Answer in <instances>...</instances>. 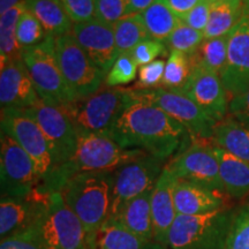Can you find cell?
<instances>
[{
  "label": "cell",
  "mask_w": 249,
  "mask_h": 249,
  "mask_svg": "<svg viewBox=\"0 0 249 249\" xmlns=\"http://www.w3.org/2000/svg\"><path fill=\"white\" fill-rule=\"evenodd\" d=\"M205 1L210 2V4H211V2H214V1H217V0H205Z\"/></svg>",
  "instance_id": "49"
},
{
  "label": "cell",
  "mask_w": 249,
  "mask_h": 249,
  "mask_svg": "<svg viewBox=\"0 0 249 249\" xmlns=\"http://www.w3.org/2000/svg\"><path fill=\"white\" fill-rule=\"evenodd\" d=\"M165 65L166 61H164L163 59H157L150 64L140 67L138 82L132 88L138 90L160 88L163 82Z\"/></svg>",
  "instance_id": "39"
},
{
  "label": "cell",
  "mask_w": 249,
  "mask_h": 249,
  "mask_svg": "<svg viewBox=\"0 0 249 249\" xmlns=\"http://www.w3.org/2000/svg\"><path fill=\"white\" fill-rule=\"evenodd\" d=\"M24 11H26V4L22 1L0 15V58H1V65L6 64L12 59L21 57L22 49L18 42L17 30L18 20H20Z\"/></svg>",
  "instance_id": "30"
},
{
  "label": "cell",
  "mask_w": 249,
  "mask_h": 249,
  "mask_svg": "<svg viewBox=\"0 0 249 249\" xmlns=\"http://www.w3.org/2000/svg\"><path fill=\"white\" fill-rule=\"evenodd\" d=\"M210 8V2L202 0L200 4L196 5L188 14H186L181 18V21L183 23H186L187 26L193 28V29L204 33L205 28H207L208 23H209Z\"/></svg>",
  "instance_id": "42"
},
{
  "label": "cell",
  "mask_w": 249,
  "mask_h": 249,
  "mask_svg": "<svg viewBox=\"0 0 249 249\" xmlns=\"http://www.w3.org/2000/svg\"><path fill=\"white\" fill-rule=\"evenodd\" d=\"M224 87L232 99L249 88V9L245 7V13L240 22L229 34L227 59L225 67L220 73Z\"/></svg>",
  "instance_id": "15"
},
{
  "label": "cell",
  "mask_w": 249,
  "mask_h": 249,
  "mask_svg": "<svg viewBox=\"0 0 249 249\" xmlns=\"http://www.w3.org/2000/svg\"><path fill=\"white\" fill-rule=\"evenodd\" d=\"M80 249H87L86 247H82V248H80Z\"/></svg>",
  "instance_id": "50"
},
{
  "label": "cell",
  "mask_w": 249,
  "mask_h": 249,
  "mask_svg": "<svg viewBox=\"0 0 249 249\" xmlns=\"http://www.w3.org/2000/svg\"><path fill=\"white\" fill-rule=\"evenodd\" d=\"M118 53H130L135 46L149 38L141 14L127 15L113 24Z\"/></svg>",
  "instance_id": "31"
},
{
  "label": "cell",
  "mask_w": 249,
  "mask_h": 249,
  "mask_svg": "<svg viewBox=\"0 0 249 249\" xmlns=\"http://www.w3.org/2000/svg\"><path fill=\"white\" fill-rule=\"evenodd\" d=\"M229 113L235 120L249 126V88L240 95L230 99Z\"/></svg>",
  "instance_id": "43"
},
{
  "label": "cell",
  "mask_w": 249,
  "mask_h": 249,
  "mask_svg": "<svg viewBox=\"0 0 249 249\" xmlns=\"http://www.w3.org/2000/svg\"><path fill=\"white\" fill-rule=\"evenodd\" d=\"M22 1H24V0H0V14L5 13L8 9L15 7Z\"/></svg>",
  "instance_id": "46"
},
{
  "label": "cell",
  "mask_w": 249,
  "mask_h": 249,
  "mask_svg": "<svg viewBox=\"0 0 249 249\" xmlns=\"http://www.w3.org/2000/svg\"><path fill=\"white\" fill-rule=\"evenodd\" d=\"M155 1L157 0H127V13L128 15L141 14Z\"/></svg>",
  "instance_id": "45"
},
{
  "label": "cell",
  "mask_w": 249,
  "mask_h": 249,
  "mask_svg": "<svg viewBox=\"0 0 249 249\" xmlns=\"http://www.w3.org/2000/svg\"><path fill=\"white\" fill-rule=\"evenodd\" d=\"M234 211L223 209L196 216L177 214L169 233L170 249H224Z\"/></svg>",
  "instance_id": "6"
},
{
  "label": "cell",
  "mask_w": 249,
  "mask_h": 249,
  "mask_svg": "<svg viewBox=\"0 0 249 249\" xmlns=\"http://www.w3.org/2000/svg\"><path fill=\"white\" fill-rule=\"evenodd\" d=\"M130 89L134 97L151 103L181 124L194 140L209 141L213 139L217 121L202 111L180 90L163 87L143 90Z\"/></svg>",
  "instance_id": "8"
},
{
  "label": "cell",
  "mask_w": 249,
  "mask_h": 249,
  "mask_svg": "<svg viewBox=\"0 0 249 249\" xmlns=\"http://www.w3.org/2000/svg\"><path fill=\"white\" fill-rule=\"evenodd\" d=\"M147 155L141 149H124L105 134L79 133L76 149L66 163L55 167L36 193L60 192L71 177L83 172H114L124 164Z\"/></svg>",
  "instance_id": "2"
},
{
  "label": "cell",
  "mask_w": 249,
  "mask_h": 249,
  "mask_svg": "<svg viewBox=\"0 0 249 249\" xmlns=\"http://www.w3.org/2000/svg\"><path fill=\"white\" fill-rule=\"evenodd\" d=\"M245 13L242 0H217L211 2L209 23L204 30V38L226 36L240 22Z\"/></svg>",
  "instance_id": "26"
},
{
  "label": "cell",
  "mask_w": 249,
  "mask_h": 249,
  "mask_svg": "<svg viewBox=\"0 0 249 249\" xmlns=\"http://www.w3.org/2000/svg\"><path fill=\"white\" fill-rule=\"evenodd\" d=\"M163 161L147 154L114 171L108 217H117L128 202L154 188L164 169Z\"/></svg>",
  "instance_id": "11"
},
{
  "label": "cell",
  "mask_w": 249,
  "mask_h": 249,
  "mask_svg": "<svg viewBox=\"0 0 249 249\" xmlns=\"http://www.w3.org/2000/svg\"><path fill=\"white\" fill-rule=\"evenodd\" d=\"M40 195L36 193L28 198L1 196L0 203V235L1 239L31 225L36 217Z\"/></svg>",
  "instance_id": "21"
},
{
  "label": "cell",
  "mask_w": 249,
  "mask_h": 249,
  "mask_svg": "<svg viewBox=\"0 0 249 249\" xmlns=\"http://www.w3.org/2000/svg\"><path fill=\"white\" fill-rule=\"evenodd\" d=\"M179 90L217 123L226 118L230 99L219 74L193 68L188 81Z\"/></svg>",
  "instance_id": "16"
},
{
  "label": "cell",
  "mask_w": 249,
  "mask_h": 249,
  "mask_svg": "<svg viewBox=\"0 0 249 249\" xmlns=\"http://www.w3.org/2000/svg\"><path fill=\"white\" fill-rule=\"evenodd\" d=\"M21 59L43 102L64 107L75 101L59 67L54 37L49 36L42 44L23 49Z\"/></svg>",
  "instance_id": "7"
},
{
  "label": "cell",
  "mask_w": 249,
  "mask_h": 249,
  "mask_svg": "<svg viewBox=\"0 0 249 249\" xmlns=\"http://www.w3.org/2000/svg\"><path fill=\"white\" fill-rule=\"evenodd\" d=\"M177 179L198 183L217 192H224L219 176V163L213 145L208 141L193 140L192 144L179 152L167 164Z\"/></svg>",
  "instance_id": "14"
},
{
  "label": "cell",
  "mask_w": 249,
  "mask_h": 249,
  "mask_svg": "<svg viewBox=\"0 0 249 249\" xmlns=\"http://www.w3.org/2000/svg\"><path fill=\"white\" fill-rule=\"evenodd\" d=\"M177 178L165 165L151 192V216L154 242L166 246L169 233L177 217L173 191Z\"/></svg>",
  "instance_id": "19"
},
{
  "label": "cell",
  "mask_w": 249,
  "mask_h": 249,
  "mask_svg": "<svg viewBox=\"0 0 249 249\" xmlns=\"http://www.w3.org/2000/svg\"><path fill=\"white\" fill-rule=\"evenodd\" d=\"M1 132L17 141L30 156L39 177V185L51 176L55 163L51 148L42 129L22 110H1Z\"/></svg>",
  "instance_id": "12"
},
{
  "label": "cell",
  "mask_w": 249,
  "mask_h": 249,
  "mask_svg": "<svg viewBox=\"0 0 249 249\" xmlns=\"http://www.w3.org/2000/svg\"><path fill=\"white\" fill-rule=\"evenodd\" d=\"M204 39V34L202 31L193 29L181 21L164 43L170 51L181 52L191 57Z\"/></svg>",
  "instance_id": "33"
},
{
  "label": "cell",
  "mask_w": 249,
  "mask_h": 249,
  "mask_svg": "<svg viewBox=\"0 0 249 249\" xmlns=\"http://www.w3.org/2000/svg\"><path fill=\"white\" fill-rule=\"evenodd\" d=\"M151 191L128 202L117 218L130 232L147 242L154 241L151 216Z\"/></svg>",
  "instance_id": "24"
},
{
  "label": "cell",
  "mask_w": 249,
  "mask_h": 249,
  "mask_svg": "<svg viewBox=\"0 0 249 249\" xmlns=\"http://www.w3.org/2000/svg\"><path fill=\"white\" fill-rule=\"evenodd\" d=\"M139 66L134 61L130 53L120 54L111 70L107 73L104 86L107 87H120L128 85L135 80L138 74Z\"/></svg>",
  "instance_id": "36"
},
{
  "label": "cell",
  "mask_w": 249,
  "mask_h": 249,
  "mask_svg": "<svg viewBox=\"0 0 249 249\" xmlns=\"http://www.w3.org/2000/svg\"><path fill=\"white\" fill-rule=\"evenodd\" d=\"M17 37L18 44L23 50L42 44L49 36L39 21L26 9L18 20Z\"/></svg>",
  "instance_id": "34"
},
{
  "label": "cell",
  "mask_w": 249,
  "mask_h": 249,
  "mask_svg": "<svg viewBox=\"0 0 249 249\" xmlns=\"http://www.w3.org/2000/svg\"><path fill=\"white\" fill-rule=\"evenodd\" d=\"M0 249H45L38 229L33 222L26 229L1 239Z\"/></svg>",
  "instance_id": "37"
},
{
  "label": "cell",
  "mask_w": 249,
  "mask_h": 249,
  "mask_svg": "<svg viewBox=\"0 0 249 249\" xmlns=\"http://www.w3.org/2000/svg\"><path fill=\"white\" fill-rule=\"evenodd\" d=\"M192 73V66L188 55L181 52L171 51L165 65V71L161 87L167 89H181L188 81Z\"/></svg>",
  "instance_id": "32"
},
{
  "label": "cell",
  "mask_w": 249,
  "mask_h": 249,
  "mask_svg": "<svg viewBox=\"0 0 249 249\" xmlns=\"http://www.w3.org/2000/svg\"><path fill=\"white\" fill-rule=\"evenodd\" d=\"M211 141L213 145L249 163V126L234 118H225L217 123Z\"/></svg>",
  "instance_id": "25"
},
{
  "label": "cell",
  "mask_w": 249,
  "mask_h": 249,
  "mask_svg": "<svg viewBox=\"0 0 249 249\" xmlns=\"http://www.w3.org/2000/svg\"><path fill=\"white\" fill-rule=\"evenodd\" d=\"M242 1H244V4H245V7L249 9V0H242Z\"/></svg>",
  "instance_id": "48"
},
{
  "label": "cell",
  "mask_w": 249,
  "mask_h": 249,
  "mask_svg": "<svg viewBox=\"0 0 249 249\" xmlns=\"http://www.w3.org/2000/svg\"><path fill=\"white\" fill-rule=\"evenodd\" d=\"M227 44L229 35L216 38H205L198 49L189 57L192 70L200 67L220 75L226 64Z\"/></svg>",
  "instance_id": "29"
},
{
  "label": "cell",
  "mask_w": 249,
  "mask_h": 249,
  "mask_svg": "<svg viewBox=\"0 0 249 249\" xmlns=\"http://www.w3.org/2000/svg\"><path fill=\"white\" fill-rule=\"evenodd\" d=\"M0 177L1 196L28 198L39 186V177L30 156L5 132L0 136Z\"/></svg>",
  "instance_id": "10"
},
{
  "label": "cell",
  "mask_w": 249,
  "mask_h": 249,
  "mask_svg": "<svg viewBox=\"0 0 249 249\" xmlns=\"http://www.w3.org/2000/svg\"><path fill=\"white\" fill-rule=\"evenodd\" d=\"M90 59L107 73L119 57L112 24L93 18L87 22L74 23L71 31Z\"/></svg>",
  "instance_id": "17"
},
{
  "label": "cell",
  "mask_w": 249,
  "mask_h": 249,
  "mask_svg": "<svg viewBox=\"0 0 249 249\" xmlns=\"http://www.w3.org/2000/svg\"><path fill=\"white\" fill-rule=\"evenodd\" d=\"M24 4L26 9L39 21L48 36L57 38L71 34L74 23L61 0H24Z\"/></svg>",
  "instance_id": "23"
},
{
  "label": "cell",
  "mask_w": 249,
  "mask_h": 249,
  "mask_svg": "<svg viewBox=\"0 0 249 249\" xmlns=\"http://www.w3.org/2000/svg\"><path fill=\"white\" fill-rule=\"evenodd\" d=\"M171 9L180 18H182L186 14H188L196 5H198L202 0H165Z\"/></svg>",
  "instance_id": "44"
},
{
  "label": "cell",
  "mask_w": 249,
  "mask_h": 249,
  "mask_svg": "<svg viewBox=\"0 0 249 249\" xmlns=\"http://www.w3.org/2000/svg\"><path fill=\"white\" fill-rule=\"evenodd\" d=\"M213 151L219 163V176L224 192L234 198L249 194V163L213 145Z\"/></svg>",
  "instance_id": "22"
},
{
  "label": "cell",
  "mask_w": 249,
  "mask_h": 249,
  "mask_svg": "<svg viewBox=\"0 0 249 249\" xmlns=\"http://www.w3.org/2000/svg\"><path fill=\"white\" fill-rule=\"evenodd\" d=\"M148 244L126 229L117 218L108 217L99 227L95 249H144Z\"/></svg>",
  "instance_id": "27"
},
{
  "label": "cell",
  "mask_w": 249,
  "mask_h": 249,
  "mask_svg": "<svg viewBox=\"0 0 249 249\" xmlns=\"http://www.w3.org/2000/svg\"><path fill=\"white\" fill-rule=\"evenodd\" d=\"M130 101V88L103 86L88 97L75 99L60 107L73 121L77 133L107 135Z\"/></svg>",
  "instance_id": "4"
},
{
  "label": "cell",
  "mask_w": 249,
  "mask_h": 249,
  "mask_svg": "<svg viewBox=\"0 0 249 249\" xmlns=\"http://www.w3.org/2000/svg\"><path fill=\"white\" fill-rule=\"evenodd\" d=\"M73 23L87 22L96 18L95 0H61Z\"/></svg>",
  "instance_id": "41"
},
{
  "label": "cell",
  "mask_w": 249,
  "mask_h": 249,
  "mask_svg": "<svg viewBox=\"0 0 249 249\" xmlns=\"http://www.w3.org/2000/svg\"><path fill=\"white\" fill-rule=\"evenodd\" d=\"M224 249H249V205L234 210Z\"/></svg>",
  "instance_id": "35"
},
{
  "label": "cell",
  "mask_w": 249,
  "mask_h": 249,
  "mask_svg": "<svg viewBox=\"0 0 249 249\" xmlns=\"http://www.w3.org/2000/svg\"><path fill=\"white\" fill-rule=\"evenodd\" d=\"M167 50L169 49L164 42L149 37V38L140 43L138 46H135L133 51L130 52V55L136 62V65L139 67H142L157 60L158 57L166 55Z\"/></svg>",
  "instance_id": "38"
},
{
  "label": "cell",
  "mask_w": 249,
  "mask_h": 249,
  "mask_svg": "<svg viewBox=\"0 0 249 249\" xmlns=\"http://www.w3.org/2000/svg\"><path fill=\"white\" fill-rule=\"evenodd\" d=\"M141 17L144 21L149 36L151 38L165 42L174 29L181 23V18L167 5L165 0H157Z\"/></svg>",
  "instance_id": "28"
},
{
  "label": "cell",
  "mask_w": 249,
  "mask_h": 249,
  "mask_svg": "<svg viewBox=\"0 0 249 249\" xmlns=\"http://www.w3.org/2000/svg\"><path fill=\"white\" fill-rule=\"evenodd\" d=\"M40 101L29 71L21 57L1 65L0 104L1 110H26Z\"/></svg>",
  "instance_id": "18"
},
{
  "label": "cell",
  "mask_w": 249,
  "mask_h": 249,
  "mask_svg": "<svg viewBox=\"0 0 249 249\" xmlns=\"http://www.w3.org/2000/svg\"><path fill=\"white\" fill-rule=\"evenodd\" d=\"M173 197L178 214L196 216L225 209V200L222 192L186 180L177 179Z\"/></svg>",
  "instance_id": "20"
},
{
  "label": "cell",
  "mask_w": 249,
  "mask_h": 249,
  "mask_svg": "<svg viewBox=\"0 0 249 249\" xmlns=\"http://www.w3.org/2000/svg\"><path fill=\"white\" fill-rule=\"evenodd\" d=\"M55 54L75 99L88 97L104 86L107 73L90 59L71 34L55 38Z\"/></svg>",
  "instance_id": "9"
},
{
  "label": "cell",
  "mask_w": 249,
  "mask_h": 249,
  "mask_svg": "<svg viewBox=\"0 0 249 249\" xmlns=\"http://www.w3.org/2000/svg\"><path fill=\"white\" fill-rule=\"evenodd\" d=\"M34 223L45 249H80L86 247L82 223L66 204L61 193L40 195Z\"/></svg>",
  "instance_id": "5"
},
{
  "label": "cell",
  "mask_w": 249,
  "mask_h": 249,
  "mask_svg": "<svg viewBox=\"0 0 249 249\" xmlns=\"http://www.w3.org/2000/svg\"><path fill=\"white\" fill-rule=\"evenodd\" d=\"M107 136L120 147L141 149L161 160L171 157L180 147L181 150L186 149L194 140L181 124L160 107L133 95Z\"/></svg>",
  "instance_id": "1"
},
{
  "label": "cell",
  "mask_w": 249,
  "mask_h": 249,
  "mask_svg": "<svg viewBox=\"0 0 249 249\" xmlns=\"http://www.w3.org/2000/svg\"><path fill=\"white\" fill-rule=\"evenodd\" d=\"M144 249H170L169 247H166V246H163V245H160L157 244V242H149V244L145 246Z\"/></svg>",
  "instance_id": "47"
},
{
  "label": "cell",
  "mask_w": 249,
  "mask_h": 249,
  "mask_svg": "<svg viewBox=\"0 0 249 249\" xmlns=\"http://www.w3.org/2000/svg\"><path fill=\"white\" fill-rule=\"evenodd\" d=\"M96 18L112 24L127 17V0H95Z\"/></svg>",
  "instance_id": "40"
},
{
  "label": "cell",
  "mask_w": 249,
  "mask_h": 249,
  "mask_svg": "<svg viewBox=\"0 0 249 249\" xmlns=\"http://www.w3.org/2000/svg\"><path fill=\"white\" fill-rule=\"evenodd\" d=\"M112 187L113 172H83L71 177L59 192L82 223L87 249H95L99 227L110 216Z\"/></svg>",
  "instance_id": "3"
},
{
  "label": "cell",
  "mask_w": 249,
  "mask_h": 249,
  "mask_svg": "<svg viewBox=\"0 0 249 249\" xmlns=\"http://www.w3.org/2000/svg\"><path fill=\"white\" fill-rule=\"evenodd\" d=\"M22 111L33 118L42 129L51 148L55 167L66 163L75 151L79 139V133L66 112L42 99L35 107Z\"/></svg>",
  "instance_id": "13"
}]
</instances>
